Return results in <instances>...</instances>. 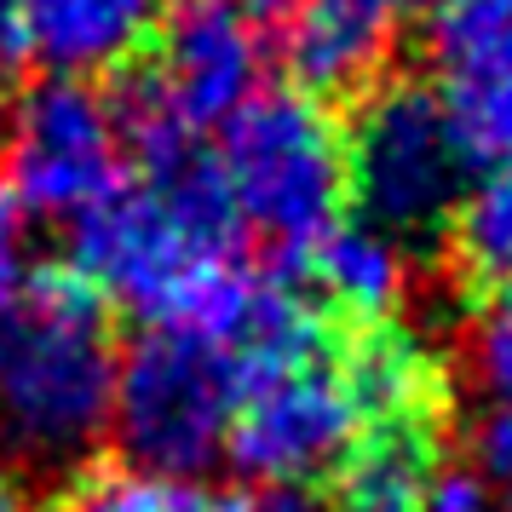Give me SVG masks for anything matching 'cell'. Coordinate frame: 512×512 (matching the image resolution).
<instances>
[{"instance_id": "obj_1", "label": "cell", "mask_w": 512, "mask_h": 512, "mask_svg": "<svg viewBox=\"0 0 512 512\" xmlns=\"http://www.w3.org/2000/svg\"><path fill=\"white\" fill-rule=\"evenodd\" d=\"M121 351L110 317L70 271H35L0 317V455L64 472L110 432Z\"/></svg>"}, {"instance_id": "obj_19", "label": "cell", "mask_w": 512, "mask_h": 512, "mask_svg": "<svg viewBox=\"0 0 512 512\" xmlns=\"http://www.w3.org/2000/svg\"><path fill=\"white\" fill-rule=\"evenodd\" d=\"M478 455H484V484L501 495L495 507L512 512V409H495L478 438Z\"/></svg>"}, {"instance_id": "obj_12", "label": "cell", "mask_w": 512, "mask_h": 512, "mask_svg": "<svg viewBox=\"0 0 512 512\" xmlns=\"http://www.w3.org/2000/svg\"><path fill=\"white\" fill-rule=\"evenodd\" d=\"M346 374L357 386L363 420H426L432 415V392H438V369L420 351V340L409 328L374 323L357 346L346 351Z\"/></svg>"}, {"instance_id": "obj_17", "label": "cell", "mask_w": 512, "mask_h": 512, "mask_svg": "<svg viewBox=\"0 0 512 512\" xmlns=\"http://www.w3.org/2000/svg\"><path fill=\"white\" fill-rule=\"evenodd\" d=\"M466 374L472 386L495 403L512 409V282L489 288L466 317Z\"/></svg>"}, {"instance_id": "obj_23", "label": "cell", "mask_w": 512, "mask_h": 512, "mask_svg": "<svg viewBox=\"0 0 512 512\" xmlns=\"http://www.w3.org/2000/svg\"><path fill=\"white\" fill-rule=\"evenodd\" d=\"M0 512H29L24 489L12 484V472H0Z\"/></svg>"}, {"instance_id": "obj_11", "label": "cell", "mask_w": 512, "mask_h": 512, "mask_svg": "<svg viewBox=\"0 0 512 512\" xmlns=\"http://www.w3.org/2000/svg\"><path fill=\"white\" fill-rule=\"evenodd\" d=\"M305 259H311V282L328 294V305L369 328L392 317V305L403 300V282H409L403 242L374 231L369 219H340Z\"/></svg>"}, {"instance_id": "obj_4", "label": "cell", "mask_w": 512, "mask_h": 512, "mask_svg": "<svg viewBox=\"0 0 512 512\" xmlns=\"http://www.w3.org/2000/svg\"><path fill=\"white\" fill-rule=\"evenodd\" d=\"M346 190L357 219L397 242L455 219L466 196V150L438 87L386 81L357 104L346 133Z\"/></svg>"}, {"instance_id": "obj_6", "label": "cell", "mask_w": 512, "mask_h": 512, "mask_svg": "<svg viewBox=\"0 0 512 512\" xmlns=\"http://www.w3.org/2000/svg\"><path fill=\"white\" fill-rule=\"evenodd\" d=\"M121 110L93 81H35L6 116V179L24 213L75 219L121 185Z\"/></svg>"}, {"instance_id": "obj_24", "label": "cell", "mask_w": 512, "mask_h": 512, "mask_svg": "<svg viewBox=\"0 0 512 512\" xmlns=\"http://www.w3.org/2000/svg\"><path fill=\"white\" fill-rule=\"evenodd\" d=\"M6 64H12V52H6V41H0V81H6ZM0 98H6V87H0Z\"/></svg>"}, {"instance_id": "obj_2", "label": "cell", "mask_w": 512, "mask_h": 512, "mask_svg": "<svg viewBox=\"0 0 512 512\" xmlns=\"http://www.w3.org/2000/svg\"><path fill=\"white\" fill-rule=\"evenodd\" d=\"M219 179L242 231L277 254H311L346 219V133L300 87H265L219 127Z\"/></svg>"}, {"instance_id": "obj_14", "label": "cell", "mask_w": 512, "mask_h": 512, "mask_svg": "<svg viewBox=\"0 0 512 512\" xmlns=\"http://www.w3.org/2000/svg\"><path fill=\"white\" fill-rule=\"evenodd\" d=\"M75 512H248V495L208 489L196 478H156L139 466H110L75 489Z\"/></svg>"}, {"instance_id": "obj_21", "label": "cell", "mask_w": 512, "mask_h": 512, "mask_svg": "<svg viewBox=\"0 0 512 512\" xmlns=\"http://www.w3.org/2000/svg\"><path fill=\"white\" fill-rule=\"evenodd\" d=\"M248 512H317V501L305 489H265V495H248Z\"/></svg>"}, {"instance_id": "obj_18", "label": "cell", "mask_w": 512, "mask_h": 512, "mask_svg": "<svg viewBox=\"0 0 512 512\" xmlns=\"http://www.w3.org/2000/svg\"><path fill=\"white\" fill-rule=\"evenodd\" d=\"M29 282H35V271H29V213L0 185V317L24 300Z\"/></svg>"}, {"instance_id": "obj_16", "label": "cell", "mask_w": 512, "mask_h": 512, "mask_svg": "<svg viewBox=\"0 0 512 512\" xmlns=\"http://www.w3.org/2000/svg\"><path fill=\"white\" fill-rule=\"evenodd\" d=\"M449 121L466 150V167H512V75H484V81H455L449 93Z\"/></svg>"}, {"instance_id": "obj_7", "label": "cell", "mask_w": 512, "mask_h": 512, "mask_svg": "<svg viewBox=\"0 0 512 512\" xmlns=\"http://www.w3.org/2000/svg\"><path fill=\"white\" fill-rule=\"evenodd\" d=\"M265 93V35L231 6L185 0L156 29V64L133 81V98L179 121L185 133L225 121Z\"/></svg>"}, {"instance_id": "obj_9", "label": "cell", "mask_w": 512, "mask_h": 512, "mask_svg": "<svg viewBox=\"0 0 512 512\" xmlns=\"http://www.w3.org/2000/svg\"><path fill=\"white\" fill-rule=\"evenodd\" d=\"M397 0H294L282 29V58L305 98L363 87L392 47Z\"/></svg>"}, {"instance_id": "obj_3", "label": "cell", "mask_w": 512, "mask_h": 512, "mask_svg": "<svg viewBox=\"0 0 512 512\" xmlns=\"http://www.w3.org/2000/svg\"><path fill=\"white\" fill-rule=\"evenodd\" d=\"M242 369L190 328H144L121 351L110 432L127 466L156 478H202L231 443Z\"/></svg>"}, {"instance_id": "obj_15", "label": "cell", "mask_w": 512, "mask_h": 512, "mask_svg": "<svg viewBox=\"0 0 512 512\" xmlns=\"http://www.w3.org/2000/svg\"><path fill=\"white\" fill-rule=\"evenodd\" d=\"M455 254L472 277L512 282V167H495L484 179H472L455 208Z\"/></svg>"}, {"instance_id": "obj_5", "label": "cell", "mask_w": 512, "mask_h": 512, "mask_svg": "<svg viewBox=\"0 0 512 512\" xmlns=\"http://www.w3.org/2000/svg\"><path fill=\"white\" fill-rule=\"evenodd\" d=\"M363 432L369 420L346 374V357H334L323 340L242 374L225 455L236 461V472L259 478L265 489H300L311 478H334Z\"/></svg>"}, {"instance_id": "obj_22", "label": "cell", "mask_w": 512, "mask_h": 512, "mask_svg": "<svg viewBox=\"0 0 512 512\" xmlns=\"http://www.w3.org/2000/svg\"><path fill=\"white\" fill-rule=\"evenodd\" d=\"M208 6H231V12H242V18H277V12H288L294 0H208Z\"/></svg>"}, {"instance_id": "obj_25", "label": "cell", "mask_w": 512, "mask_h": 512, "mask_svg": "<svg viewBox=\"0 0 512 512\" xmlns=\"http://www.w3.org/2000/svg\"><path fill=\"white\" fill-rule=\"evenodd\" d=\"M397 6H415V0H397ZM438 6H443V0H438Z\"/></svg>"}, {"instance_id": "obj_10", "label": "cell", "mask_w": 512, "mask_h": 512, "mask_svg": "<svg viewBox=\"0 0 512 512\" xmlns=\"http://www.w3.org/2000/svg\"><path fill=\"white\" fill-rule=\"evenodd\" d=\"M432 478H438L432 420H380L334 472L346 512H420Z\"/></svg>"}, {"instance_id": "obj_20", "label": "cell", "mask_w": 512, "mask_h": 512, "mask_svg": "<svg viewBox=\"0 0 512 512\" xmlns=\"http://www.w3.org/2000/svg\"><path fill=\"white\" fill-rule=\"evenodd\" d=\"M420 512H501V507H495V489L478 472H438Z\"/></svg>"}, {"instance_id": "obj_13", "label": "cell", "mask_w": 512, "mask_h": 512, "mask_svg": "<svg viewBox=\"0 0 512 512\" xmlns=\"http://www.w3.org/2000/svg\"><path fill=\"white\" fill-rule=\"evenodd\" d=\"M432 52L455 81L512 75V0H443L432 18Z\"/></svg>"}, {"instance_id": "obj_8", "label": "cell", "mask_w": 512, "mask_h": 512, "mask_svg": "<svg viewBox=\"0 0 512 512\" xmlns=\"http://www.w3.org/2000/svg\"><path fill=\"white\" fill-rule=\"evenodd\" d=\"M167 0H0V41L52 81H93L156 47Z\"/></svg>"}]
</instances>
